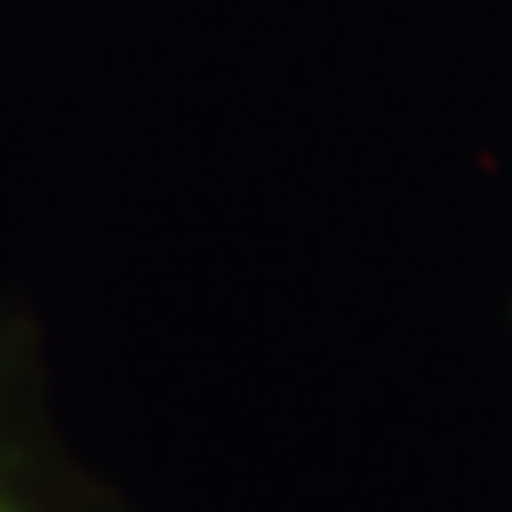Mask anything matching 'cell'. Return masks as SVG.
Segmentation results:
<instances>
[{"label":"cell","mask_w":512,"mask_h":512,"mask_svg":"<svg viewBox=\"0 0 512 512\" xmlns=\"http://www.w3.org/2000/svg\"><path fill=\"white\" fill-rule=\"evenodd\" d=\"M0 512H43L34 494H24L10 475H0Z\"/></svg>","instance_id":"6da1fadb"}]
</instances>
